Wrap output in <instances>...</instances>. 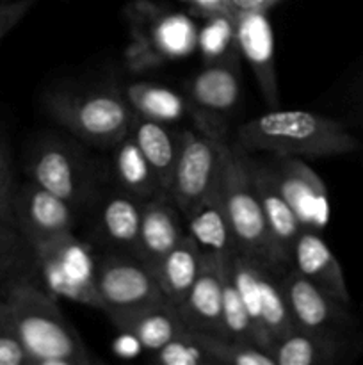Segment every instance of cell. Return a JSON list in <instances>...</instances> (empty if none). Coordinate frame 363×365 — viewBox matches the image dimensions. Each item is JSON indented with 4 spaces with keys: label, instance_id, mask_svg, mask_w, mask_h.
Returning <instances> with one entry per match:
<instances>
[{
    "label": "cell",
    "instance_id": "cell-35",
    "mask_svg": "<svg viewBox=\"0 0 363 365\" xmlns=\"http://www.w3.org/2000/svg\"><path fill=\"white\" fill-rule=\"evenodd\" d=\"M16 185L9 152L0 139V217L7 221H11V205H13V195Z\"/></svg>",
    "mask_w": 363,
    "mask_h": 365
},
{
    "label": "cell",
    "instance_id": "cell-28",
    "mask_svg": "<svg viewBox=\"0 0 363 365\" xmlns=\"http://www.w3.org/2000/svg\"><path fill=\"white\" fill-rule=\"evenodd\" d=\"M21 278H38L34 250L11 221L0 217V280L9 287Z\"/></svg>",
    "mask_w": 363,
    "mask_h": 365
},
{
    "label": "cell",
    "instance_id": "cell-12",
    "mask_svg": "<svg viewBox=\"0 0 363 365\" xmlns=\"http://www.w3.org/2000/svg\"><path fill=\"white\" fill-rule=\"evenodd\" d=\"M142 203L123 189L100 192L95 207V235L109 252L135 255L141 228Z\"/></svg>",
    "mask_w": 363,
    "mask_h": 365
},
{
    "label": "cell",
    "instance_id": "cell-31",
    "mask_svg": "<svg viewBox=\"0 0 363 365\" xmlns=\"http://www.w3.org/2000/svg\"><path fill=\"white\" fill-rule=\"evenodd\" d=\"M237 46V29L233 13H217L206 16L198 31V50L206 63L221 59Z\"/></svg>",
    "mask_w": 363,
    "mask_h": 365
},
{
    "label": "cell",
    "instance_id": "cell-4",
    "mask_svg": "<svg viewBox=\"0 0 363 365\" xmlns=\"http://www.w3.org/2000/svg\"><path fill=\"white\" fill-rule=\"evenodd\" d=\"M28 180L60 196L77 210L93 207L100 196L98 164L75 141L46 135L31 148L25 163Z\"/></svg>",
    "mask_w": 363,
    "mask_h": 365
},
{
    "label": "cell",
    "instance_id": "cell-1",
    "mask_svg": "<svg viewBox=\"0 0 363 365\" xmlns=\"http://www.w3.org/2000/svg\"><path fill=\"white\" fill-rule=\"evenodd\" d=\"M198 128H209L216 134L219 150L217 191L233 232L238 252L262 260L270 271L281 274L290 264L280 255L263 217L260 200L249 171V153L237 141H228L216 116L198 110Z\"/></svg>",
    "mask_w": 363,
    "mask_h": 365
},
{
    "label": "cell",
    "instance_id": "cell-36",
    "mask_svg": "<svg viewBox=\"0 0 363 365\" xmlns=\"http://www.w3.org/2000/svg\"><path fill=\"white\" fill-rule=\"evenodd\" d=\"M36 0H0V41L20 24Z\"/></svg>",
    "mask_w": 363,
    "mask_h": 365
},
{
    "label": "cell",
    "instance_id": "cell-23",
    "mask_svg": "<svg viewBox=\"0 0 363 365\" xmlns=\"http://www.w3.org/2000/svg\"><path fill=\"white\" fill-rule=\"evenodd\" d=\"M203 264H205V255L198 248L194 239L187 234L153 269L166 302L174 307L184 302L196 278L201 273Z\"/></svg>",
    "mask_w": 363,
    "mask_h": 365
},
{
    "label": "cell",
    "instance_id": "cell-22",
    "mask_svg": "<svg viewBox=\"0 0 363 365\" xmlns=\"http://www.w3.org/2000/svg\"><path fill=\"white\" fill-rule=\"evenodd\" d=\"M109 319L117 330L134 339L142 349L152 353L159 351L171 339L187 328L177 307L166 299L132 312L117 314Z\"/></svg>",
    "mask_w": 363,
    "mask_h": 365
},
{
    "label": "cell",
    "instance_id": "cell-14",
    "mask_svg": "<svg viewBox=\"0 0 363 365\" xmlns=\"http://www.w3.org/2000/svg\"><path fill=\"white\" fill-rule=\"evenodd\" d=\"M237 46L255 73L258 88L270 107H278V78L274 63V38L269 18L263 11L235 14Z\"/></svg>",
    "mask_w": 363,
    "mask_h": 365
},
{
    "label": "cell",
    "instance_id": "cell-13",
    "mask_svg": "<svg viewBox=\"0 0 363 365\" xmlns=\"http://www.w3.org/2000/svg\"><path fill=\"white\" fill-rule=\"evenodd\" d=\"M194 48H198V29L187 16L148 11L134 53L139 64H157L189 56Z\"/></svg>",
    "mask_w": 363,
    "mask_h": 365
},
{
    "label": "cell",
    "instance_id": "cell-24",
    "mask_svg": "<svg viewBox=\"0 0 363 365\" xmlns=\"http://www.w3.org/2000/svg\"><path fill=\"white\" fill-rule=\"evenodd\" d=\"M130 135L139 145L162 189L169 195L171 177L177 164L182 134H174L169 128V123L134 114Z\"/></svg>",
    "mask_w": 363,
    "mask_h": 365
},
{
    "label": "cell",
    "instance_id": "cell-6",
    "mask_svg": "<svg viewBox=\"0 0 363 365\" xmlns=\"http://www.w3.org/2000/svg\"><path fill=\"white\" fill-rule=\"evenodd\" d=\"M38 278L56 298L102 310L96 289V259L88 242L73 232L36 245Z\"/></svg>",
    "mask_w": 363,
    "mask_h": 365
},
{
    "label": "cell",
    "instance_id": "cell-17",
    "mask_svg": "<svg viewBox=\"0 0 363 365\" xmlns=\"http://www.w3.org/2000/svg\"><path fill=\"white\" fill-rule=\"evenodd\" d=\"M228 260L205 257L201 273L184 302L177 307L182 321L191 330L224 335L223 285Z\"/></svg>",
    "mask_w": 363,
    "mask_h": 365
},
{
    "label": "cell",
    "instance_id": "cell-8",
    "mask_svg": "<svg viewBox=\"0 0 363 365\" xmlns=\"http://www.w3.org/2000/svg\"><path fill=\"white\" fill-rule=\"evenodd\" d=\"M280 285L295 328L356 341L358 319L351 312V305L331 298L292 266L280 274Z\"/></svg>",
    "mask_w": 363,
    "mask_h": 365
},
{
    "label": "cell",
    "instance_id": "cell-18",
    "mask_svg": "<svg viewBox=\"0 0 363 365\" xmlns=\"http://www.w3.org/2000/svg\"><path fill=\"white\" fill-rule=\"evenodd\" d=\"M185 235L187 228L182 223V212L169 196L164 195L146 200L142 203L135 257L153 271Z\"/></svg>",
    "mask_w": 363,
    "mask_h": 365
},
{
    "label": "cell",
    "instance_id": "cell-26",
    "mask_svg": "<svg viewBox=\"0 0 363 365\" xmlns=\"http://www.w3.org/2000/svg\"><path fill=\"white\" fill-rule=\"evenodd\" d=\"M123 95L134 114L149 118V120L164 121V123H174V121L182 120L192 107L187 98L178 95L173 89L146 84V82H135V84L127 86Z\"/></svg>",
    "mask_w": 363,
    "mask_h": 365
},
{
    "label": "cell",
    "instance_id": "cell-25",
    "mask_svg": "<svg viewBox=\"0 0 363 365\" xmlns=\"http://www.w3.org/2000/svg\"><path fill=\"white\" fill-rule=\"evenodd\" d=\"M112 173L117 187L141 202L167 195L130 134L112 146ZM169 196V195H167Z\"/></svg>",
    "mask_w": 363,
    "mask_h": 365
},
{
    "label": "cell",
    "instance_id": "cell-20",
    "mask_svg": "<svg viewBox=\"0 0 363 365\" xmlns=\"http://www.w3.org/2000/svg\"><path fill=\"white\" fill-rule=\"evenodd\" d=\"M249 171H251L253 185H255L256 196L260 200V207H262L263 217H265L274 246L278 248L280 255L290 264L292 246H294L299 232L302 230L301 223L280 192L278 185L274 184L267 163L253 160L249 157Z\"/></svg>",
    "mask_w": 363,
    "mask_h": 365
},
{
    "label": "cell",
    "instance_id": "cell-9",
    "mask_svg": "<svg viewBox=\"0 0 363 365\" xmlns=\"http://www.w3.org/2000/svg\"><path fill=\"white\" fill-rule=\"evenodd\" d=\"M219 177V150L216 134L209 128L182 132L180 150L169 185V198L184 216L192 205L205 198Z\"/></svg>",
    "mask_w": 363,
    "mask_h": 365
},
{
    "label": "cell",
    "instance_id": "cell-32",
    "mask_svg": "<svg viewBox=\"0 0 363 365\" xmlns=\"http://www.w3.org/2000/svg\"><path fill=\"white\" fill-rule=\"evenodd\" d=\"M153 355L164 365H214L212 356L203 342L201 331L191 328L182 330Z\"/></svg>",
    "mask_w": 363,
    "mask_h": 365
},
{
    "label": "cell",
    "instance_id": "cell-21",
    "mask_svg": "<svg viewBox=\"0 0 363 365\" xmlns=\"http://www.w3.org/2000/svg\"><path fill=\"white\" fill-rule=\"evenodd\" d=\"M184 217L187 234L194 239L205 257L228 260L235 252H238L217 191V184L205 198L192 205Z\"/></svg>",
    "mask_w": 363,
    "mask_h": 365
},
{
    "label": "cell",
    "instance_id": "cell-27",
    "mask_svg": "<svg viewBox=\"0 0 363 365\" xmlns=\"http://www.w3.org/2000/svg\"><path fill=\"white\" fill-rule=\"evenodd\" d=\"M260 323L267 342V351L273 348L274 342L295 328L287 299L281 291L280 274L267 266L263 267L260 278Z\"/></svg>",
    "mask_w": 363,
    "mask_h": 365
},
{
    "label": "cell",
    "instance_id": "cell-30",
    "mask_svg": "<svg viewBox=\"0 0 363 365\" xmlns=\"http://www.w3.org/2000/svg\"><path fill=\"white\" fill-rule=\"evenodd\" d=\"M223 327L226 337L258 346V334H256L255 323H253L251 316H249L248 309H246L244 302H242L241 294H238L237 287L231 280L228 264L223 285Z\"/></svg>",
    "mask_w": 363,
    "mask_h": 365
},
{
    "label": "cell",
    "instance_id": "cell-19",
    "mask_svg": "<svg viewBox=\"0 0 363 365\" xmlns=\"http://www.w3.org/2000/svg\"><path fill=\"white\" fill-rule=\"evenodd\" d=\"M358 351L352 339L331 337L294 328L269 349L276 365H335Z\"/></svg>",
    "mask_w": 363,
    "mask_h": 365
},
{
    "label": "cell",
    "instance_id": "cell-5",
    "mask_svg": "<svg viewBox=\"0 0 363 365\" xmlns=\"http://www.w3.org/2000/svg\"><path fill=\"white\" fill-rule=\"evenodd\" d=\"M50 116L80 141L112 148L130 134L134 110L123 93L98 89L88 93H52L45 98Z\"/></svg>",
    "mask_w": 363,
    "mask_h": 365
},
{
    "label": "cell",
    "instance_id": "cell-34",
    "mask_svg": "<svg viewBox=\"0 0 363 365\" xmlns=\"http://www.w3.org/2000/svg\"><path fill=\"white\" fill-rule=\"evenodd\" d=\"M0 365H31L4 294H0Z\"/></svg>",
    "mask_w": 363,
    "mask_h": 365
},
{
    "label": "cell",
    "instance_id": "cell-11",
    "mask_svg": "<svg viewBox=\"0 0 363 365\" xmlns=\"http://www.w3.org/2000/svg\"><path fill=\"white\" fill-rule=\"evenodd\" d=\"M267 168L301 227L322 232L330 221V196L317 171L306 159L280 155H273Z\"/></svg>",
    "mask_w": 363,
    "mask_h": 365
},
{
    "label": "cell",
    "instance_id": "cell-3",
    "mask_svg": "<svg viewBox=\"0 0 363 365\" xmlns=\"http://www.w3.org/2000/svg\"><path fill=\"white\" fill-rule=\"evenodd\" d=\"M31 365L95 364L91 349L38 278L13 282L4 292Z\"/></svg>",
    "mask_w": 363,
    "mask_h": 365
},
{
    "label": "cell",
    "instance_id": "cell-15",
    "mask_svg": "<svg viewBox=\"0 0 363 365\" xmlns=\"http://www.w3.org/2000/svg\"><path fill=\"white\" fill-rule=\"evenodd\" d=\"M241 52L238 46L210 61L187 86V100L196 109L210 114H224L233 110L241 98Z\"/></svg>",
    "mask_w": 363,
    "mask_h": 365
},
{
    "label": "cell",
    "instance_id": "cell-38",
    "mask_svg": "<svg viewBox=\"0 0 363 365\" xmlns=\"http://www.w3.org/2000/svg\"><path fill=\"white\" fill-rule=\"evenodd\" d=\"M230 2L231 13H253V11H263L267 13L273 4H276L278 0H228Z\"/></svg>",
    "mask_w": 363,
    "mask_h": 365
},
{
    "label": "cell",
    "instance_id": "cell-2",
    "mask_svg": "<svg viewBox=\"0 0 363 365\" xmlns=\"http://www.w3.org/2000/svg\"><path fill=\"white\" fill-rule=\"evenodd\" d=\"M235 141L248 153L265 152L299 159L345 155L362 148L358 135L338 118L276 107L242 123Z\"/></svg>",
    "mask_w": 363,
    "mask_h": 365
},
{
    "label": "cell",
    "instance_id": "cell-16",
    "mask_svg": "<svg viewBox=\"0 0 363 365\" xmlns=\"http://www.w3.org/2000/svg\"><path fill=\"white\" fill-rule=\"evenodd\" d=\"M290 264L301 277L338 302L351 305L345 274L319 230L302 228L292 246Z\"/></svg>",
    "mask_w": 363,
    "mask_h": 365
},
{
    "label": "cell",
    "instance_id": "cell-29",
    "mask_svg": "<svg viewBox=\"0 0 363 365\" xmlns=\"http://www.w3.org/2000/svg\"><path fill=\"white\" fill-rule=\"evenodd\" d=\"M201 337L212 356L214 365H276L270 353L251 342L235 341L226 335L206 334V331H201Z\"/></svg>",
    "mask_w": 363,
    "mask_h": 365
},
{
    "label": "cell",
    "instance_id": "cell-10",
    "mask_svg": "<svg viewBox=\"0 0 363 365\" xmlns=\"http://www.w3.org/2000/svg\"><path fill=\"white\" fill-rule=\"evenodd\" d=\"M77 214L78 210L71 203L32 180H25L14 189L11 221L32 248L73 232L77 227Z\"/></svg>",
    "mask_w": 363,
    "mask_h": 365
},
{
    "label": "cell",
    "instance_id": "cell-37",
    "mask_svg": "<svg viewBox=\"0 0 363 365\" xmlns=\"http://www.w3.org/2000/svg\"><path fill=\"white\" fill-rule=\"evenodd\" d=\"M184 2L191 4V6L205 18L217 13H231L230 2H228V0H184Z\"/></svg>",
    "mask_w": 363,
    "mask_h": 365
},
{
    "label": "cell",
    "instance_id": "cell-33",
    "mask_svg": "<svg viewBox=\"0 0 363 365\" xmlns=\"http://www.w3.org/2000/svg\"><path fill=\"white\" fill-rule=\"evenodd\" d=\"M338 120L351 130L363 132V66L345 82L338 95Z\"/></svg>",
    "mask_w": 363,
    "mask_h": 365
},
{
    "label": "cell",
    "instance_id": "cell-7",
    "mask_svg": "<svg viewBox=\"0 0 363 365\" xmlns=\"http://www.w3.org/2000/svg\"><path fill=\"white\" fill-rule=\"evenodd\" d=\"M96 289L107 317L166 299L153 271L132 253L109 252L96 260Z\"/></svg>",
    "mask_w": 363,
    "mask_h": 365
},
{
    "label": "cell",
    "instance_id": "cell-39",
    "mask_svg": "<svg viewBox=\"0 0 363 365\" xmlns=\"http://www.w3.org/2000/svg\"><path fill=\"white\" fill-rule=\"evenodd\" d=\"M362 146H363V143H362Z\"/></svg>",
    "mask_w": 363,
    "mask_h": 365
}]
</instances>
